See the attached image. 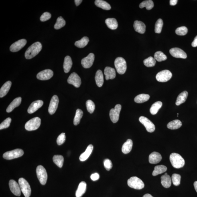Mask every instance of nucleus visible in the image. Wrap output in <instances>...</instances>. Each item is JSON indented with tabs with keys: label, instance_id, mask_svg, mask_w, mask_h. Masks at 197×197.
Listing matches in <instances>:
<instances>
[{
	"label": "nucleus",
	"instance_id": "nucleus-1",
	"mask_svg": "<svg viewBox=\"0 0 197 197\" xmlns=\"http://www.w3.org/2000/svg\"><path fill=\"white\" fill-rule=\"evenodd\" d=\"M42 45L40 42H35L29 46L25 53L26 58L30 59L37 56L42 50Z\"/></svg>",
	"mask_w": 197,
	"mask_h": 197
},
{
	"label": "nucleus",
	"instance_id": "nucleus-2",
	"mask_svg": "<svg viewBox=\"0 0 197 197\" xmlns=\"http://www.w3.org/2000/svg\"><path fill=\"white\" fill-rule=\"evenodd\" d=\"M170 161L173 167L179 169L184 166L185 160L181 155L176 153H172L170 155Z\"/></svg>",
	"mask_w": 197,
	"mask_h": 197
},
{
	"label": "nucleus",
	"instance_id": "nucleus-3",
	"mask_svg": "<svg viewBox=\"0 0 197 197\" xmlns=\"http://www.w3.org/2000/svg\"><path fill=\"white\" fill-rule=\"evenodd\" d=\"M114 64L118 74H123L125 73L127 70V64L125 59L121 57H118L116 58Z\"/></svg>",
	"mask_w": 197,
	"mask_h": 197
},
{
	"label": "nucleus",
	"instance_id": "nucleus-4",
	"mask_svg": "<svg viewBox=\"0 0 197 197\" xmlns=\"http://www.w3.org/2000/svg\"><path fill=\"white\" fill-rule=\"evenodd\" d=\"M128 186L136 190H141L144 187L143 181L137 177H131L127 181Z\"/></svg>",
	"mask_w": 197,
	"mask_h": 197
},
{
	"label": "nucleus",
	"instance_id": "nucleus-5",
	"mask_svg": "<svg viewBox=\"0 0 197 197\" xmlns=\"http://www.w3.org/2000/svg\"><path fill=\"white\" fill-rule=\"evenodd\" d=\"M41 120L39 117H35L27 122L25 125V129L28 131H35L40 127Z\"/></svg>",
	"mask_w": 197,
	"mask_h": 197
},
{
	"label": "nucleus",
	"instance_id": "nucleus-6",
	"mask_svg": "<svg viewBox=\"0 0 197 197\" xmlns=\"http://www.w3.org/2000/svg\"><path fill=\"white\" fill-rule=\"evenodd\" d=\"M18 183L21 191L25 197H29L31 194L30 186L28 182L23 178L19 179Z\"/></svg>",
	"mask_w": 197,
	"mask_h": 197
},
{
	"label": "nucleus",
	"instance_id": "nucleus-7",
	"mask_svg": "<svg viewBox=\"0 0 197 197\" xmlns=\"http://www.w3.org/2000/svg\"><path fill=\"white\" fill-rule=\"evenodd\" d=\"M24 154V151L22 149H17L14 150L7 151L3 155L4 159L7 160H11L13 159L21 157Z\"/></svg>",
	"mask_w": 197,
	"mask_h": 197
},
{
	"label": "nucleus",
	"instance_id": "nucleus-8",
	"mask_svg": "<svg viewBox=\"0 0 197 197\" xmlns=\"http://www.w3.org/2000/svg\"><path fill=\"white\" fill-rule=\"evenodd\" d=\"M36 173L41 184L44 185L46 184L48 179V175L44 167L42 165H39L37 167Z\"/></svg>",
	"mask_w": 197,
	"mask_h": 197
},
{
	"label": "nucleus",
	"instance_id": "nucleus-9",
	"mask_svg": "<svg viewBox=\"0 0 197 197\" xmlns=\"http://www.w3.org/2000/svg\"><path fill=\"white\" fill-rule=\"evenodd\" d=\"M172 76V73L170 71L165 70L159 72L156 75V78L159 82H166L170 80Z\"/></svg>",
	"mask_w": 197,
	"mask_h": 197
},
{
	"label": "nucleus",
	"instance_id": "nucleus-10",
	"mask_svg": "<svg viewBox=\"0 0 197 197\" xmlns=\"http://www.w3.org/2000/svg\"><path fill=\"white\" fill-rule=\"evenodd\" d=\"M122 106L119 104L115 106L114 108H112L110 111V117L113 123H116L119 119V114L121 111Z\"/></svg>",
	"mask_w": 197,
	"mask_h": 197
},
{
	"label": "nucleus",
	"instance_id": "nucleus-11",
	"mask_svg": "<svg viewBox=\"0 0 197 197\" xmlns=\"http://www.w3.org/2000/svg\"><path fill=\"white\" fill-rule=\"evenodd\" d=\"M139 121L143 124L146 129L147 131L149 133H153L155 130L154 124L147 118L141 116L139 118Z\"/></svg>",
	"mask_w": 197,
	"mask_h": 197
},
{
	"label": "nucleus",
	"instance_id": "nucleus-12",
	"mask_svg": "<svg viewBox=\"0 0 197 197\" xmlns=\"http://www.w3.org/2000/svg\"><path fill=\"white\" fill-rule=\"evenodd\" d=\"M68 82L69 84L73 85L76 88L79 87L82 83L80 77L75 72L72 73L69 77Z\"/></svg>",
	"mask_w": 197,
	"mask_h": 197
},
{
	"label": "nucleus",
	"instance_id": "nucleus-13",
	"mask_svg": "<svg viewBox=\"0 0 197 197\" xmlns=\"http://www.w3.org/2000/svg\"><path fill=\"white\" fill-rule=\"evenodd\" d=\"M26 43L27 41L25 39H20L11 45L10 50L13 52H18L25 46Z\"/></svg>",
	"mask_w": 197,
	"mask_h": 197
},
{
	"label": "nucleus",
	"instance_id": "nucleus-14",
	"mask_svg": "<svg viewBox=\"0 0 197 197\" xmlns=\"http://www.w3.org/2000/svg\"><path fill=\"white\" fill-rule=\"evenodd\" d=\"M54 75V72L52 70L47 69L38 73L37 75L38 79L41 80H46L50 79Z\"/></svg>",
	"mask_w": 197,
	"mask_h": 197
},
{
	"label": "nucleus",
	"instance_id": "nucleus-15",
	"mask_svg": "<svg viewBox=\"0 0 197 197\" xmlns=\"http://www.w3.org/2000/svg\"><path fill=\"white\" fill-rule=\"evenodd\" d=\"M94 60V55L92 53H90L87 56L82 59L81 63L82 66L85 68L90 67L93 64Z\"/></svg>",
	"mask_w": 197,
	"mask_h": 197
},
{
	"label": "nucleus",
	"instance_id": "nucleus-16",
	"mask_svg": "<svg viewBox=\"0 0 197 197\" xmlns=\"http://www.w3.org/2000/svg\"><path fill=\"white\" fill-rule=\"evenodd\" d=\"M59 103V99L58 96L54 95L53 96L50 100L48 108L49 114L52 115L56 112L58 107Z\"/></svg>",
	"mask_w": 197,
	"mask_h": 197
},
{
	"label": "nucleus",
	"instance_id": "nucleus-17",
	"mask_svg": "<svg viewBox=\"0 0 197 197\" xmlns=\"http://www.w3.org/2000/svg\"><path fill=\"white\" fill-rule=\"evenodd\" d=\"M169 53L172 56L175 58H186L187 55L186 52L179 48H175L171 49Z\"/></svg>",
	"mask_w": 197,
	"mask_h": 197
},
{
	"label": "nucleus",
	"instance_id": "nucleus-18",
	"mask_svg": "<svg viewBox=\"0 0 197 197\" xmlns=\"http://www.w3.org/2000/svg\"><path fill=\"white\" fill-rule=\"evenodd\" d=\"M9 186L12 192L15 195L19 196L21 195V190L19 184L14 180H11L9 181Z\"/></svg>",
	"mask_w": 197,
	"mask_h": 197
},
{
	"label": "nucleus",
	"instance_id": "nucleus-19",
	"mask_svg": "<svg viewBox=\"0 0 197 197\" xmlns=\"http://www.w3.org/2000/svg\"><path fill=\"white\" fill-rule=\"evenodd\" d=\"M43 102L42 100H37L33 102L30 106L27 112L29 114H32L37 111L39 108H41L42 106Z\"/></svg>",
	"mask_w": 197,
	"mask_h": 197
},
{
	"label": "nucleus",
	"instance_id": "nucleus-20",
	"mask_svg": "<svg viewBox=\"0 0 197 197\" xmlns=\"http://www.w3.org/2000/svg\"><path fill=\"white\" fill-rule=\"evenodd\" d=\"M162 159V156L160 153L154 151L149 155V162L151 164H157L160 162Z\"/></svg>",
	"mask_w": 197,
	"mask_h": 197
},
{
	"label": "nucleus",
	"instance_id": "nucleus-21",
	"mask_svg": "<svg viewBox=\"0 0 197 197\" xmlns=\"http://www.w3.org/2000/svg\"><path fill=\"white\" fill-rule=\"evenodd\" d=\"M104 74L105 75L106 79H113L116 77V72L115 69L110 67H106L104 70Z\"/></svg>",
	"mask_w": 197,
	"mask_h": 197
},
{
	"label": "nucleus",
	"instance_id": "nucleus-22",
	"mask_svg": "<svg viewBox=\"0 0 197 197\" xmlns=\"http://www.w3.org/2000/svg\"><path fill=\"white\" fill-rule=\"evenodd\" d=\"M134 29L136 32L144 34L146 31V25L142 22L135 21L134 23Z\"/></svg>",
	"mask_w": 197,
	"mask_h": 197
},
{
	"label": "nucleus",
	"instance_id": "nucleus-23",
	"mask_svg": "<svg viewBox=\"0 0 197 197\" xmlns=\"http://www.w3.org/2000/svg\"><path fill=\"white\" fill-rule=\"evenodd\" d=\"M93 150V146L92 145H90L83 153L79 157L80 160L81 161H84L90 157Z\"/></svg>",
	"mask_w": 197,
	"mask_h": 197
},
{
	"label": "nucleus",
	"instance_id": "nucleus-24",
	"mask_svg": "<svg viewBox=\"0 0 197 197\" xmlns=\"http://www.w3.org/2000/svg\"><path fill=\"white\" fill-rule=\"evenodd\" d=\"M21 101L22 98L20 97L15 98L7 107L6 109L7 112L9 113L12 111L15 108L20 105Z\"/></svg>",
	"mask_w": 197,
	"mask_h": 197
},
{
	"label": "nucleus",
	"instance_id": "nucleus-25",
	"mask_svg": "<svg viewBox=\"0 0 197 197\" xmlns=\"http://www.w3.org/2000/svg\"><path fill=\"white\" fill-rule=\"evenodd\" d=\"M11 82L9 81L3 85L0 90V97L3 98L6 95L11 88Z\"/></svg>",
	"mask_w": 197,
	"mask_h": 197
},
{
	"label": "nucleus",
	"instance_id": "nucleus-26",
	"mask_svg": "<svg viewBox=\"0 0 197 197\" xmlns=\"http://www.w3.org/2000/svg\"><path fill=\"white\" fill-rule=\"evenodd\" d=\"M133 145L132 141L131 139H127V141L123 144L122 147V151L125 154L129 153L132 148Z\"/></svg>",
	"mask_w": 197,
	"mask_h": 197
},
{
	"label": "nucleus",
	"instance_id": "nucleus-27",
	"mask_svg": "<svg viewBox=\"0 0 197 197\" xmlns=\"http://www.w3.org/2000/svg\"><path fill=\"white\" fill-rule=\"evenodd\" d=\"M72 66V62L71 58L70 56H66L64 60L63 68L64 72L67 73L70 70Z\"/></svg>",
	"mask_w": 197,
	"mask_h": 197
},
{
	"label": "nucleus",
	"instance_id": "nucleus-28",
	"mask_svg": "<svg viewBox=\"0 0 197 197\" xmlns=\"http://www.w3.org/2000/svg\"><path fill=\"white\" fill-rule=\"evenodd\" d=\"M86 184L85 182H82L78 185V188L76 192V197H81L86 191Z\"/></svg>",
	"mask_w": 197,
	"mask_h": 197
},
{
	"label": "nucleus",
	"instance_id": "nucleus-29",
	"mask_svg": "<svg viewBox=\"0 0 197 197\" xmlns=\"http://www.w3.org/2000/svg\"><path fill=\"white\" fill-rule=\"evenodd\" d=\"M161 183L162 186L165 188L170 187L172 183V180L169 175L165 174L161 177Z\"/></svg>",
	"mask_w": 197,
	"mask_h": 197
},
{
	"label": "nucleus",
	"instance_id": "nucleus-30",
	"mask_svg": "<svg viewBox=\"0 0 197 197\" xmlns=\"http://www.w3.org/2000/svg\"><path fill=\"white\" fill-rule=\"evenodd\" d=\"M95 80L97 86L99 87H102L104 83L103 75L102 70H98L96 72Z\"/></svg>",
	"mask_w": 197,
	"mask_h": 197
},
{
	"label": "nucleus",
	"instance_id": "nucleus-31",
	"mask_svg": "<svg viewBox=\"0 0 197 197\" xmlns=\"http://www.w3.org/2000/svg\"><path fill=\"white\" fill-rule=\"evenodd\" d=\"M105 23L107 27L111 30L117 28L118 23L117 20L114 18H109L106 20Z\"/></svg>",
	"mask_w": 197,
	"mask_h": 197
},
{
	"label": "nucleus",
	"instance_id": "nucleus-32",
	"mask_svg": "<svg viewBox=\"0 0 197 197\" xmlns=\"http://www.w3.org/2000/svg\"><path fill=\"white\" fill-rule=\"evenodd\" d=\"M188 96V93L187 91H184L180 93L177 98L176 104L177 106L180 105L186 102Z\"/></svg>",
	"mask_w": 197,
	"mask_h": 197
},
{
	"label": "nucleus",
	"instance_id": "nucleus-33",
	"mask_svg": "<svg viewBox=\"0 0 197 197\" xmlns=\"http://www.w3.org/2000/svg\"><path fill=\"white\" fill-rule=\"evenodd\" d=\"M95 5L98 7L103 10H108L111 9V7L109 3L102 0H96L94 2Z\"/></svg>",
	"mask_w": 197,
	"mask_h": 197
},
{
	"label": "nucleus",
	"instance_id": "nucleus-34",
	"mask_svg": "<svg viewBox=\"0 0 197 197\" xmlns=\"http://www.w3.org/2000/svg\"><path fill=\"white\" fill-rule=\"evenodd\" d=\"M182 122L179 120H175L171 121L167 124V127L169 129L176 130L179 129L182 127Z\"/></svg>",
	"mask_w": 197,
	"mask_h": 197
},
{
	"label": "nucleus",
	"instance_id": "nucleus-35",
	"mask_svg": "<svg viewBox=\"0 0 197 197\" xmlns=\"http://www.w3.org/2000/svg\"><path fill=\"white\" fill-rule=\"evenodd\" d=\"M167 170V167L165 165H157L155 167L154 170L152 173L153 176H156L159 174H162L166 172Z\"/></svg>",
	"mask_w": 197,
	"mask_h": 197
},
{
	"label": "nucleus",
	"instance_id": "nucleus-36",
	"mask_svg": "<svg viewBox=\"0 0 197 197\" xmlns=\"http://www.w3.org/2000/svg\"><path fill=\"white\" fill-rule=\"evenodd\" d=\"M149 94H141L136 96L135 98V101L136 103H141L148 101L149 99Z\"/></svg>",
	"mask_w": 197,
	"mask_h": 197
},
{
	"label": "nucleus",
	"instance_id": "nucleus-37",
	"mask_svg": "<svg viewBox=\"0 0 197 197\" xmlns=\"http://www.w3.org/2000/svg\"><path fill=\"white\" fill-rule=\"evenodd\" d=\"M89 42V39L87 37H84L80 40L76 41L74 45L78 48H83L85 47Z\"/></svg>",
	"mask_w": 197,
	"mask_h": 197
},
{
	"label": "nucleus",
	"instance_id": "nucleus-38",
	"mask_svg": "<svg viewBox=\"0 0 197 197\" xmlns=\"http://www.w3.org/2000/svg\"><path fill=\"white\" fill-rule=\"evenodd\" d=\"M163 103L162 102L158 101L154 103L150 109V111L152 115H154L156 114L159 110L162 107Z\"/></svg>",
	"mask_w": 197,
	"mask_h": 197
},
{
	"label": "nucleus",
	"instance_id": "nucleus-39",
	"mask_svg": "<svg viewBox=\"0 0 197 197\" xmlns=\"http://www.w3.org/2000/svg\"><path fill=\"white\" fill-rule=\"evenodd\" d=\"M53 161L57 166L59 167H62L63 165L64 157L62 155H54L53 157Z\"/></svg>",
	"mask_w": 197,
	"mask_h": 197
},
{
	"label": "nucleus",
	"instance_id": "nucleus-40",
	"mask_svg": "<svg viewBox=\"0 0 197 197\" xmlns=\"http://www.w3.org/2000/svg\"><path fill=\"white\" fill-rule=\"evenodd\" d=\"M83 114V112L81 110L78 109L76 110L75 116L74 120V125H78L80 123Z\"/></svg>",
	"mask_w": 197,
	"mask_h": 197
},
{
	"label": "nucleus",
	"instance_id": "nucleus-41",
	"mask_svg": "<svg viewBox=\"0 0 197 197\" xmlns=\"http://www.w3.org/2000/svg\"><path fill=\"white\" fill-rule=\"evenodd\" d=\"M154 6V5L152 1L147 0V1H144L141 3L139 7L141 9L146 7L147 10H150L153 8Z\"/></svg>",
	"mask_w": 197,
	"mask_h": 197
},
{
	"label": "nucleus",
	"instance_id": "nucleus-42",
	"mask_svg": "<svg viewBox=\"0 0 197 197\" xmlns=\"http://www.w3.org/2000/svg\"><path fill=\"white\" fill-rule=\"evenodd\" d=\"M66 24V22L63 18L62 17H58L54 26V28L57 30L60 29L64 26Z\"/></svg>",
	"mask_w": 197,
	"mask_h": 197
},
{
	"label": "nucleus",
	"instance_id": "nucleus-43",
	"mask_svg": "<svg viewBox=\"0 0 197 197\" xmlns=\"http://www.w3.org/2000/svg\"><path fill=\"white\" fill-rule=\"evenodd\" d=\"M155 59L158 62H161L166 60L167 57L163 52L161 51H158L155 53L154 54Z\"/></svg>",
	"mask_w": 197,
	"mask_h": 197
},
{
	"label": "nucleus",
	"instance_id": "nucleus-44",
	"mask_svg": "<svg viewBox=\"0 0 197 197\" xmlns=\"http://www.w3.org/2000/svg\"><path fill=\"white\" fill-rule=\"evenodd\" d=\"M143 63L145 66L148 67H151L155 66L156 63V61L153 57H150L143 61Z\"/></svg>",
	"mask_w": 197,
	"mask_h": 197
},
{
	"label": "nucleus",
	"instance_id": "nucleus-45",
	"mask_svg": "<svg viewBox=\"0 0 197 197\" xmlns=\"http://www.w3.org/2000/svg\"><path fill=\"white\" fill-rule=\"evenodd\" d=\"M163 26V22L161 19H159L157 21L155 26V32L156 33H160L162 30Z\"/></svg>",
	"mask_w": 197,
	"mask_h": 197
},
{
	"label": "nucleus",
	"instance_id": "nucleus-46",
	"mask_svg": "<svg viewBox=\"0 0 197 197\" xmlns=\"http://www.w3.org/2000/svg\"><path fill=\"white\" fill-rule=\"evenodd\" d=\"M86 106L89 113L90 114L93 113L95 107L94 102L90 100H88L86 102Z\"/></svg>",
	"mask_w": 197,
	"mask_h": 197
},
{
	"label": "nucleus",
	"instance_id": "nucleus-47",
	"mask_svg": "<svg viewBox=\"0 0 197 197\" xmlns=\"http://www.w3.org/2000/svg\"><path fill=\"white\" fill-rule=\"evenodd\" d=\"M181 176L180 175L174 173L172 175V180L173 185L179 186L180 184Z\"/></svg>",
	"mask_w": 197,
	"mask_h": 197
},
{
	"label": "nucleus",
	"instance_id": "nucleus-48",
	"mask_svg": "<svg viewBox=\"0 0 197 197\" xmlns=\"http://www.w3.org/2000/svg\"><path fill=\"white\" fill-rule=\"evenodd\" d=\"M176 34L179 35H184L188 33V29L186 27L182 26L177 28L175 31Z\"/></svg>",
	"mask_w": 197,
	"mask_h": 197
},
{
	"label": "nucleus",
	"instance_id": "nucleus-49",
	"mask_svg": "<svg viewBox=\"0 0 197 197\" xmlns=\"http://www.w3.org/2000/svg\"><path fill=\"white\" fill-rule=\"evenodd\" d=\"M11 121V118H7L0 125V129L2 130L9 127H10Z\"/></svg>",
	"mask_w": 197,
	"mask_h": 197
},
{
	"label": "nucleus",
	"instance_id": "nucleus-50",
	"mask_svg": "<svg viewBox=\"0 0 197 197\" xmlns=\"http://www.w3.org/2000/svg\"><path fill=\"white\" fill-rule=\"evenodd\" d=\"M66 136L65 133H62L59 135L57 139V143L58 145H61L64 143L66 141Z\"/></svg>",
	"mask_w": 197,
	"mask_h": 197
},
{
	"label": "nucleus",
	"instance_id": "nucleus-51",
	"mask_svg": "<svg viewBox=\"0 0 197 197\" xmlns=\"http://www.w3.org/2000/svg\"><path fill=\"white\" fill-rule=\"evenodd\" d=\"M104 167L108 171H109L113 167V164L112 162L109 159H106L104 161Z\"/></svg>",
	"mask_w": 197,
	"mask_h": 197
},
{
	"label": "nucleus",
	"instance_id": "nucleus-52",
	"mask_svg": "<svg viewBox=\"0 0 197 197\" xmlns=\"http://www.w3.org/2000/svg\"><path fill=\"white\" fill-rule=\"evenodd\" d=\"M51 18V14L49 13L45 12L41 15L40 19V21L42 22H45Z\"/></svg>",
	"mask_w": 197,
	"mask_h": 197
},
{
	"label": "nucleus",
	"instance_id": "nucleus-53",
	"mask_svg": "<svg viewBox=\"0 0 197 197\" xmlns=\"http://www.w3.org/2000/svg\"><path fill=\"white\" fill-rule=\"evenodd\" d=\"M99 178V175L98 173H94L90 176V179L94 181H96Z\"/></svg>",
	"mask_w": 197,
	"mask_h": 197
},
{
	"label": "nucleus",
	"instance_id": "nucleus-54",
	"mask_svg": "<svg viewBox=\"0 0 197 197\" xmlns=\"http://www.w3.org/2000/svg\"><path fill=\"white\" fill-rule=\"evenodd\" d=\"M192 46L193 47H196L197 46V35L195 37L194 41L192 43Z\"/></svg>",
	"mask_w": 197,
	"mask_h": 197
},
{
	"label": "nucleus",
	"instance_id": "nucleus-55",
	"mask_svg": "<svg viewBox=\"0 0 197 197\" xmlns=\"http://www.w3.org/2000/svg\"><path fill=\"white\" fill-rule=\"evenodd\" d=\"M178 1L177 0H171L170 4L171 6H175L177 4Z\"/></svg>",
	"mask_w": 197,
	"mask_h": 197
},
{
	"label": "nucleus",
	"instance_id": "nucleus-56",
	"mask_svg": "<svg viewBox=\"0 0 197 197\" xmlns=\"http://www.w3.org/2000/svg\"><path fill=\"white\" fill-rule=\"evenodd\" d=\"M82 1V0H75L74 2L76 6H78L81 3Z\"/></svg>",
	"mask_w": 197,
	"mask_h": 197
},
{
	"label": "nucleus",
	"instance_id": "nucleus-57",
	"mask_svg": "<svg viewBox=\"0 0 197 197\" xmlns=\"http://www.w3.org/2000/svg\"><path fill=\"white\" fill-rule=\"evenodd\" d=\"M194 187L197 193V181H196L194 183Z\"/></svg>",
	"mask_w": 197,
	"mask_h": 197
},
{
	"label": "nucleus",
	"instance_id": "nucleus-58",
	"mask_svg": "<svg viewBox=\"0 0 197 197\" xmlns=\"http://www.w3.org/2000/svg\"><path fill=\"white\" fill-rule=\"evenodd\" d=\"M143 197H153L151 195L147 194H146L144 195Z\"/></svg>",
	"mask_w": 197,
	"mask_h": 197
}]
</instances>
